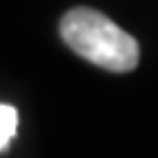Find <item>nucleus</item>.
Masks as SVG:
<instances>
[{
    "instance_id": "nucleus-1",
    "label": "nucleus",
    "mask_w": 158,
    "mask_h": 158,
    "mask_svg": "<svg viewBox=\"0 0 158 158\" xmlns=\"http://www.w3.org/2000/svg\"><path fill=\"white\" fill-rule=\"evenodd\" d=\"M64 42L90 64L112 73H130L138 66V42L108 15L88 7L70 9L59 24Z\"/></svg>"
},
{
    "instance_id": "nucleus-2",
    "label": "nucleus",
    "mask_w": 158,
    "mask_h": 158,
    "mask_svg": "<svg viewBox=\"0 0 158 158\" xmlns=\"http://www.w3.org/2000/svg\"><path fill=\"white\" fill-rule=\"evenodd\" d=\"M18 130V110L9 103H0V152L7 149Z\"/></svg>"
}]
</instances>
